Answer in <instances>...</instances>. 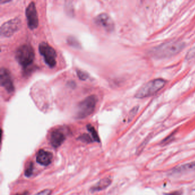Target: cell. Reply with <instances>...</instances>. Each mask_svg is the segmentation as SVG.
I'll list each match as a JSON object with an SVG mask.
<instances>
[{"label":"cell","mask_w":195,"mask_h":195,"mask_svg":"<svg viewBox=\"0 0 195 195\" xmlns=\"http://www.w3.org/2000/svg\"><path fill=\"white\" fill-rule=\"evenodd\" d=\"M98 98L95 95H90L81 101L76 109V118L82 119L90 116L95 110Z\"/></svg>","instance_id":"3957f363"},{"label":"cell","mask_w":195,"mask_h":195,"mask_svg":"<svg viewBox=\"0 0 195 195\" xmlns=\"http://www.w3.org/2000/svg\"><path fill=\"white\" fill-rule=\"evenodd\" d=\"M39 51L46 64L50 68H54L57 63V53L54 48L47 43L43 42L39 46Z\"/></svg>","instance_id":"5b68a950"},{"label":"cell","mask_w":195,"mask_h":195,"mask_svg":"<svg viewBox=\"0 0 195 195\" xmlns=\"http://www.w3.org/2000/svg\"><path fill=\"white\" fill-rule=\"evenodd\" d=\"M33 163L30 162L28 164V166H26L25 170V175L26 177H30L33 174Z\"/></svg>","instance_id":"9a60e30c"},{"label":"cell","mask_w":195,"mask_h":195,"mask_svg":"<svg viewBox=\"0 0 195 195\" xmlns=\"http://www.w3.org/2000/svg\"><path fill=\"white\" fill-rule=\"evenodd\" d=\"M181 195V192L180 191H175L173 192H171L170 193H167L166 195Z\"/></svg>","instance_id":"603a6c76"},{"label":"cell","mask_w":195,"mask_h":195,"mask_svg":"<svg viewBox=\"0 0 195 195\" xmlns=\"http://www.w3.org/2000/svg\"><path fill=\"white\" fill-rule=\"evenodd\" d=\"M184 47V43L180 41H170L153 48L149 54L154 58H168L178 54Z\"/></svg>","instance_id":"6da1fadb"},{"label":"cell","mask_w":195,"mask_h":195,"mask_svg":"<svg viewBox=\"0 0 195 195\" xmlns=\"http://www.w3.org/2000/svg\"><path fill=\"white\" fill-rule=\"evenodd\" d=\"M68 43L69 45H72L73 47L77 48H78L79 47L78 41H77V40H76L75 38H73V37H69V38H68Z\"/></svg>","instance_id":"ac0fdd59"},{"label":"cell","mask_w":195,"mask_h":195,"mask_svg":"<svg viewBox=\"0 0 195 195\" xmlns=\"http://www.w3.org/2000/svg\"><path fill=\"white\" fill-rule=\"evenodd\" d=\"M25 15L29 28L32 30L36 29L39 26V16L34 2H31L26 7Z\"/></svg>","instance_id":"52a82bcc"},{"label":"cell","mask_w":195,"mask_h":195,"mask_svg":"<svg viewBox=\"0 0 195 195\" xmlns=\"http://www.w3.org/2000/svg\"><path fill=\"white\" fill-rule=\"evenodd\" d=\"M21 25V20L19 18H13L4 23L0 28L1 36L9 37L17 32Z\"/></svg>","instance_id":"8992f818"},{"label":"cell","mask_w":195,"mask_h":195,"mask_svg":"<svg viewBox=\"0 0 195 195\" xmlns=\"http://www.w3.org/2000/svg\"><path fill=\"white\" fill-rule=\"evenodd\" d=\"M192 170H195V161L185 164L181 166H177L173 170V172L177 174V173H181V172L192 171Z\"/></svg>","instance_id":"4fadbf2b"},{"label":"cell","mask_w":195,"mask_h":195,"mask_svg":"<svg viewBox=\"0 0 195 195\" xmlns=\"http://www.w3.org/2000/svg\"><path fill=\"white\" fill-rule=\"evenodd\" d=\"M138 107H136L130 111L129 115V117H128V119H129V121L134 118V116L136 115V114L137 113V111H138Z\"/></svg>","instance_id":"ffe728a7"},{"label":"cell","mask_w":195,"mask_h":195,"mask_svg":"<svg viewBox=\"0 0 195 195\" xmlns=\"http://www.w3.org/2000/svg\"><path fill=\"white\" fill-rule=\"evenodd\" d=\"M79 139L81 140H82L84 142H86V143H91L92 142V139L91 138V137L87 134H84L83 135H82L81 137H79Z\"/></svg>","instance_id":"d6986e66"},{"label":"cell","mask_w":195,"mask_h":195,"mask_svg":"<svg viewBox=\"0 0 195 195\" xmlns=\"http://www.w3.org/2000/svg\"><path fill=\"white\" fill-rule=\"evenodd\" d=\"M112 180L109 178H104L99 181L96 184L91 188V191L96 192L105 189L111 184Z\"/></svg>","instance_id":"7c38bea8"},{"label":"cell","mask_w":195,"mask_h":195,"mask_svg":"<svg viewBox=\"0 0 195 195\" xmlns=\"http://www.w3.org/2000/svg\"><path fill=\"white\" fill-rule=\"evenodd\" d=\"M94 21L98 25L105 29L106 31L112 32L114 29L115 24L113 21L107 13H101L98 15L94 19Z\"/></svg>","instance_id":"9c48e42d"},{"label":"cell","mask_w":195,"mask_h":195,"mask_svg":"<svg viewBox=\"0 0 195 195\" xmlns=\"http://www.w3.org/2000/svg\"><path fill=\"white\" fill-rule=\"evenodd\" d=\"M174 134H175V132L171 134H170L169 136H168L165 139H164L163 141L160 142V145L162 146H164V145H166L170 143H171L172 141L174 140Z\"/></svg>","instance_id":"2e32d148"},{"label":"cell","mask_w":195,"mask_h":195,"mask_svg":"<svg viewBox=\"0 0 195 195\" xmlns=\"http://www.w3.org/2000/svg\"><path fill=\"white\" fill-rule=\"evenodd\" d=\"M87 128L88 130H89V132L92 134V138H93V139L94 140V141L100 142V137L98 136V132H96V130L94 129V127H93L92 125H90V124H88L87 126Z\"/></svg>","instance_id":"5bb4252c"},{"label":"cell","mask_w":195,"mask_h":195,"mask_svg":"<svg viewBox=\"0 0 195 195\" xmlns=\"http://www.w3.org/2000/svg\"><path fill=\"white\" fill-rule=\"evenodd\" d=\"M28 195V192H24V193H23L22 194H17V195Z\"/></svg>","instance_id":"cb8c5ba5"},{"label":"cell","mask_w":195,"mask_h":195,"mask_svg":"<svg viewBox=\"0 0 195 195\" xmlns=\"http://www.w3.org/2000/svg\"><path fill=\"white\" fill-rule=\"evenodd\" d=\"M65 139V134L60 129H56L51 132L50 142L54 148H58L61 146Z\"/></svg>","instance_id":"30bf717a"},{"label":"cell","mask_w":195,"mask_h":195,"mask_svg":"<svg viewBox=\"0 0 195 195\" xmlns=\"http://www.w3.org/2000/svg\"><path fill=\"white\" fill-rule=\"evenodd\" d=\"M148 143V139H145L144 141L142 143V144L139 146V147L137 149V153H138V154H139V153H140L141 151H143V150L144 149L145 146L147 145Z\"/></svg>","instance_id":"44dd1931"},{"label":"cell","mask_w":195,"mask_h":195,"mask_svg":"<svg viewBox=\"0 0 195 195\" xmlns=\"http://www.w3.org/2000/svg\"><path fill=\"white\" fill-rule=\"evenodd\" d=\"M77 75L79 77V79H81V80H85L88 77V75L87 74V73L82 71V70H77Z\"/></svg>","instance_id":"e0dca14e"},{"label":"cell","mask_w":195,"mask_h":195,"mask_svg":"<svg viewBox=\"0 0 195 195\" xmlns=\"http://www.w3.org/2000/svg\"><path fill=\"white\" fill-rule=\"evenodd\" d=\"M53 157V156L51 152L40 149L37 153L36 161L37 163L43 166H48L51 164Z\"/></svg>","instance_id":"8fae6325"},{"label":"cell","mask_w":195,"mask_h":195,"mask_svg":"<svg viewBox=\"0 0 195 195\" xmlns=\"http://www.w3.org/2000/svg\"><path fill=\"white\" fill-rule=\"evenodd\" d=\"M34 57V51L32 47L28 44L22 45L16 52V60L24 68H26L32 64Z\"/></svg>","instance_id":"277c9868"},{"label":"cell","mask_w":195,"mask_h":195,"mask_svg":"<svg viewBox=\"0 0 195 195\" xmlns=\"http://www.w3.org/2000/svg\"><path fill=\"white\" fill-rule=\"evenodd\" d=\"M0 83L5 90L9 93H11L15 90V86L9 70L5 68H1L0 70Z\"/></svg>","instance_id":"ba28073f"},{"label":"cell","mask_w":195,"mask_h":195,"mask_svg":"<svg viewBox=\"0 0 195 195\" xmlns=\"http://www.w3.org/2000/svg\"><path fill=\"white\" fill-rule=\"evenodd\" d=\"M52 193V190L51 189H44L42 191L34 195H51Z\"/></svg>","instance_id":"7402d4cb"},{"label":"cell","mask_w":195,"mask_h":195,"mask_svg":"<svg viewBox=\"0 0 195 195\" xmlns=\"http://www.w3.org/2000/svg\"><path fill=\"white\" fill-rule=\"evenodd\" d=\"M166 83V81L162 79H152L143 85L137 91L134 96L137 98L150 97L161 90Z\"/></svg>","instance_id":"7a4b0ae2"}]
</instances>
